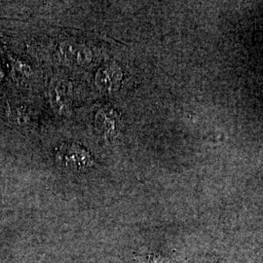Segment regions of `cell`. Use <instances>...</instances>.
<instances>
[{
  "label": "cell",
  "mask_w": 263,
  "mask_h": 263,
  "mask_svg": "<svg viewBox=\"0 0 263 263\" xmlns=\"http://www.w3.org/2000/svg\"><path fill=\"white\" fill-rule=\"evenodd\" d=\"M60 159L66 165L67 169L81 170L87 168L91 165L92 158L88 151H85L83 148L71 145V146H64L60 151Z\"/></svg>",
  "instance_id": "6da1fadb"
},
{
  "label": "cell",
  "mask_w": 263,
  "mask_h": 263,
  "mask_svg": "<svg viewBox=\"0 0 263 263\" xmlns=\"http://www.w3.org/2000/svg\"><path fill=\"white\" fill-rule=\"evenodd\" d=\"M146 263H169V260L164 256L151 254L147 255Z\"/></svg>",
  "instance_id": "7a4b0ae2"
}]
</instances>
